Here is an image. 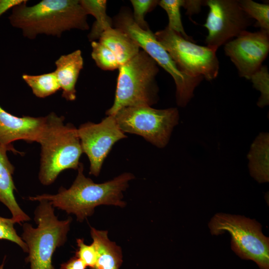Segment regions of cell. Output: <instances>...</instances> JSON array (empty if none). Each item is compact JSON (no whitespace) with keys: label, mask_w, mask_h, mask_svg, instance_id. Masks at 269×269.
<instances>
[{"label":"cell","mask_w":269,"mask_h":269,"mask_svg":"<svg viewBox=\"0 0 269 269\" xmlns=\"http://www.w3.org/2000/svg\"><path fill=\"white\" fill-rule=\"evenodd\" d=\"M77 170V175L69 188L61 187L57 194H43L29 197V199L47 200L54 208L74 214L80 222L92 216L98 206L124 207L126 205L123 200V192L129 187V181L134 178L132 173L125 172L111 180L96 183L84 175L82 163L80 162Z\"/></svg>","instance_id":"1"},{"label":"cell","mask_w":269,"mask_h":269,"mask_svg":"<svg viewBox=\"0 0 269 269\" xmlns=\"http://www.w3.org/2000/svg\"><path fill=\"white\" fill-rule=\"evenodd\" d=\"M26 3L23 0L14 6L8 19L28 39L43 34L60 37L67 30L89 28L88 14L80 0H43L32 6Z\"/></svg>","instance_id":"2"},{"label":"cell","mask_w":269,"mask_h":269,"mask_svg":"<svg viewBox=\"0 0 269 269\" xmlns=\"http://www.w3.org/2000/svg\"><path fill=\"white\" fill-rule=\"evenodd\" d=\"M47 116L45 129L39 142L40 167L38 178L44 185L53 183L67 169L77 170L83 153L77 129L64 123V118L52 112Z\"/></svg>","instance_id":"3"},{"label":"cell","mask_w":269,"mask_h":269,"mask_svg":"<svg viewBox=\"0 0 269 269\" xmlns=\"http://www.w3.org/2000/svg\"><path fill=\"white\" fill-rule=\"evenodd\" d=\"M34 210V220L37 224L24 223L21 239L28 248L25 258L30 269H54L52 257L56 249L63 246L67 239L72 218L59 220L54 209L47 200H40Z\"/></svg>","instance_id":"4"},{"label":"cell","mask_w":269,"mask_h":269,"mask_svg":"<svg viewBox=\"0 0 269 269\" xmlns=\"http://www.w3.org/2000/svg\"><path fill=\"white\" fill-rule=\"evenodd\" d=\"M114 103L107 110V116L114 115L120 109L130 107L149 106L159 99L156 77L157 63L145 52L140 50L134 57L119 68Z\"/></svg>","instance_id":"5"},{"label":"cell","mask_w":269,"mask_h":269,"mask_svg":"<svg viewBox=\"0 0 269 269\" xmlns=\"http://www.w3.org/2000/svg\"><path fill=\"white\" fill-rule=\"evenodd\" d=\"M114 23L116 28L129 34L143 51L172 76L176 86V103L179 107H185L203 78L189 76L182 72L154 34L150 29L143 30L139 27L128 10H121L115 17Z\"/></svg>","instance_id":"6"},{"label":"cell","mask_w":269,"mask_h":269,"mask_svg":"<svg viewBox=\"0 0 269 269\" xmlns=\"http://www.w3.org/2000/svg\"><path fill=\"white\" fill-rule=\"evenodd\" d=\"M209 228L213 235L225 231L231 236V248L241 258L254 261L261 269H269V239L254 219L244 216L218 213Z\"/></svg>","instance_id":"7"},{"label":"cell","mask_w":269,"mask_h":269,"mask_svg":"<svg viewBox=\"0 0 269 269\" xmlns=\"http://www.w3.org/2000/svg\"><path fill=\"white\" fill-rule=\"evenodd\" d=\"M112 116L124 133L140 135L160 148L168 144L179 119L176 108L156 109L149 106L126 107Z\"/></svg>","instance_id":"8"},{"label":"cell","mask_w":269,"mask_h":269,"mask_svg":"<svg viewBox=\"0 0 269 269\" xmlns=\"http://www.w3.org/2000/svg\"><path fill=\"white\" fill-rule=\"evenodd\" d=\"M154 35L184 73L208 81L217 77L219 62L216 50L207 46L197 45L167 26Z\"/></svg>","instance_id":"9"},{"label":"cell","mask_w":269,"mask_h":269,"mask_svg":"<svg viewBox=\"0 0 269 269\" xmlns=\"http://www.w3.org/2000/svg\"><path fill=\"white\" fill-rule=\"evenodd\" d=\"M209 12L203 26L208 30L205 43L217 51L247 30L253 21L236 0H207Z\"/></svg>","instance_id":"10"},{"label":"cell","mask_w":269,"mask_h":269,"mask_svg":"<svg viewBox=\"0 0 269 269\" xmlns=\"http://www.w3.org/2000/svg\"><path fill=\"white\" fill-rule=\"evenodd\" d=\"M83 153L89 160V174L98 176L113 146L127 136L113 116H107L98 124L87 122L77 129Z\"/></svg>","instance_id":"11"},{"label":"cell","mask_w":269,"mask_h":269,"mask_svg":"<svg viewBox=\"0 0 269 269\" xmlns=\"http://www.w3.org/2000/svg\"><path fill=\"white\" fill-rule=\"evenodd\" d=\"M224 51L239 75L249 80L263 65L269 52V32L246 30L225 44Z\"/></svg>","instance_id":"12"},{"label":"cell","mask_w":269,"mask_h":269,"mask_svg":"<svg viewBox=\"0 0 269 269\" xmlns=\"http://www.w3.org/2000/svg\"><path fill=\"white\" fill-rule=\"evenodd\" d=\"M47 123V116L18 117L8 113L0 106V145L19 153L11 143L17 140L39 142Z\"/></svg>","instance_id":"13"},{"label":"cell","mask_w":269,"mask_h":269,"mask_svg":"<svg viewBox=\"0 0 269 269\" xmlns=\"http://www.w3.org/2000/svg\"><path fill=\"white\" fill-rule=\"evenodd\" d=\"M7 151L10 150L0 145V202L8 209L15 223L20 224L29 221L30 218L21 209L14 197V167L8 159Z\"/></svg>","instance_id":"14"},{"label":"cell","mask_w":269,"mask_h":269,"mask_svg":"<svg viewBox=\"0 0 269 269\" xmlns=\"http://www.w3.org/2000/svg\"><path fill=\"white\" fill-rule=\"evenodd\" d=\"M83 63L81 51L79 49L61 55L55 62L56 68L54 73L62 90V97L67 101L76 99V84Z\"/></svg>","instance_id":"15"},{"label":"cell","mask_w":269,"mask_h":269,"mask_svg":"<svg viewBox=\"0 0 269 269\" xmlns=\"http://www.w3.org/2000/svg\"><path fill=\"white\" fill-rule=\"evenodd\" d=\"M90 234L98 257L95 265L90 269H119L123 263L121 248L109 239L107 231L91 227Z\"/></svg>","instance_id":"16"},{"label":"cell","mask_w":269,"mask_h":269,"mask_svg":"<svg viewBox=\"0 0 269 269\" xmlns=\"http://www.w3.org/2000/svg\"><path fill=\"white\" fill-rule=\"evenodd\" d=\"M99 41L114 53L120 66L134 57L140 48L129 34L117 28L111 27L105 30L99 37Z\"/></svg>","instance_id":"17"},{"label":"cell","mask_w":269,"mask_h":269,"mask_svg":"<svg viewBox=\"0 0 269 269\" xmlns=\"http://www.w3.org/2000/svg\"><path fill=\"white\" fill-rule=\"evenodd\" d=\"M251 175L259 183L269 181V134L261 133L251 145L247 155Z\"/></svg>","instance_id":"18"},{"label":"cell","mask_w":269,"mask_h":269,"mask_svg":"<svg viewBox=\"0 0 269 269\" xmlns=\"http://www.w3.org/2000/svg\"><path fill=\"white\" fill-rule=\"evenodd\" d=\"M80 3L87 14H91L96 18L89 34L92 42L99 39L105 30L112 27V19L107 14V0H82Z\"/></svg>","instance_id":"19"},{"label":"cell","mask_w":269,"mask_h":269,"mask_svg":"<svg viewBox=\"0 0 269 269\" xmlns=\"http://www.w3.org/2000/svg\"><path fill=\"white\" fill-rule=\"evenodd\" d=\"M22 78L33 94L39 98L48 97L60 89L54 72L38 75L24 74Z\"/></svg>","instance_id":"20"},{"label":"cell","mask_w":269,"mask_h":269,"mask_svg":"<svg viewBox=\"0 0 269 269\" xmlns=\"http://www.w3.org/2000/svg\"><path fill=\"white\" fill-rule=\"evenodd\" d=\"M183 3L184 0H159L158 4L167 14L168 24L167 27L183 38L191 40L192 38L185 32L181 21L180 10Z\"/></svg>","instance_id":"21"},{"label":"cell","mask_w":269,"mask_h":269,"mask_svg":"<svg viewBox=\"0 0 269 269\" xmlns=\"http://www.w3.org/2000/svg\"><path fill=\"white\" fill-rule=\"evenodd\" d=\"M243 10L252 19L256 20L261 30L269 32V5L252 0H238Z\"/></svg>","instance_id":"22"},{"label":"cell","mask_w":269,"mask_h":269,"mask_svg":"<svg viewBox=\"0 0 269 269\" xmlns=\"http://www.w3.org/2000/svg\"><path fill=\"white\" fill-rule=\"evenodd\" d=\"M91 56L97 65L103 70L119 69V64L114 53L99 41L91 42Z\"/></svg>","instance_id":"23"},{"label":"cell","mask_w":269,"mask_h":269,"mask_svg":"<svg viewBox=\"0 0 269 269\" xmlns=\"http://www.w3.org/2000/svg\"><path fill=\"white\" fill-rule=\"evenodd\" d=\"M253 86L260 91L261 96L257 102V105L263 108L269 104V73L267 66L262 65L254 73L250 79Z\"/></svg>","instance_id":"24"},{"label":"cell","mask_w":269,"mask_h":269,"mask_svg":"<svg viewBox=\"0 0 269 269\" xmlns=\"http://www.w3.org/2000/svg\"><path fill=\"white\" fill-rule=\"evenodd\" d=\"M159 0H131L134 12L132 15L134 22L143 30L149 28L144 20L145 14L152 10L157 4Z\"/></svg>","instance_id":"25"},{"label":"cell","mask_w":269,"mask_h":269,"mask_svg":"<svg viewBox=\"0 0 269 269\" xmlns=\"http://www.w3.org/2000/svg\"><path fill=\"white\" fill-rule=\"evenodd\" d=\"M15 223L12 218H5L0 216V240L12 242L19 246L23 252L27 253L26 244L21 237L18 235L14 229Z\"/></svg>","instance_id":"26"},{"label":"cell","mask_w":269,"mask_h":269,"mask_svg":"<svg viewBox=\"0 0 269 269\" xmlns=\"http://www.w3.org/2000/svg\"><path fill=\"white\" fill-rule=\"evenodd\" d=\"M76 242L78 249L75 256L80 259L87 267H93L98 257L95 245L93 243L89 245H86L84 243V239L81 238L77 239Z\"/></svg>","instance_id":"27"},{"label":"cell","mask_w":269,"mask_h":269,"mask_svg":"<svg viewBox=\"0 0 269 269\" xmlns=\"http://www.w3.org/2000/svg\"><path fill=\"white\" fill-rule=\"evenodd\" d=\"M205 1L196 0H184L182 7L186 9V14L191 15L198 13L201 10V7L204 4Z\"/></svg>","instance_id":"28"},{"label":"cell","mask_w":269,"mask_h":269,"mask_svg":"<svg viewBox=\"0 0 269 269\" xmlns=\"http://www.w3.org/2000/svg\"><path fill=\"white\" fill-rule=\"evenodd\" d=\"M87 267L79 258L74 256L61 264L60 269H86Z\"/></svg>","instance_id":"29"},{"label":"cell","mask_w":269,"mask_h":269,"mask_svg":"<svg viewBox=\"0 0 269 269\" xmlns=\"http://www.w3.org/2000/svg\"><path fill=\"white\" fill-rule=\"evenodd\" d=\"M23 0H0V16L10 8L22 2Z\"/></svg>","instance_id":"30"},{"label":"cell","mask_w":269,"mask_h":269,"mask_svg":"<svg viewBox=\"0 0 269 269\" xmlns=\"http://www.w3.org/2000/svg\"><path fill=\"white\" fill-rule=\"evenodd\" d=\"M4 261V260L3 261L2 264L0 265V269H3Z\"/></svg>","instance_id":"31"}]
</instances>
